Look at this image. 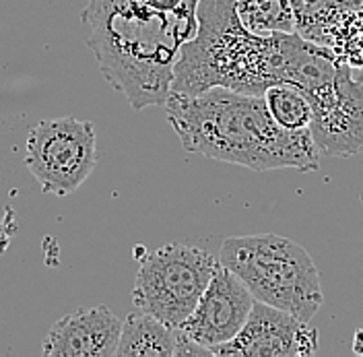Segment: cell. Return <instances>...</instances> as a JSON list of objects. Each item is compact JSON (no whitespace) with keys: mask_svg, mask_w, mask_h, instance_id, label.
I'll return each mask as SVG.
<instances>
[{"mask_svg":"<svg viewBox=\"0 0 363 357\" xmlns=\"http://www.w3.org/2000/svg\"><path fill=\"white\" fill-rule=\"evenodd\" d=\"M196 33L180 48L169 93H203L211 87L262 95L272 85L301 93L326 81L337 56L299 33H254L244 27L235 0H201Z\"/></svg>","mask_w":363,"mask_h":357,"instance_id":"6da1fadb","label":"cell"},{"mask_svg":"<svg viewBox=\"0 0 363 357\" xmlns=\"http://www.w3.org/2000/svg\"><path fill=\"white\" fill-rule=\"evenodd\" d=\"M201 0H89L87 45L110 87L130 108L163 106L180 48L196 33Z\"/></svg>","mask_w":363,"mask_h":357,"instance_id":"7a4b0ae2","label":"cell"},{"mask_svg":"<svg viewBox=\"0 0 363 357\" xmlns=\"http://www.w3.org/2000/svg\"><path fill=\"white\" fill-rule=\"evenodd\" d=\"M163 108L190 153L254 172L285 167L314 172L320 165L310 128H281L262 95L211 87L194 95L169 93Z\"/></svg>","mask_w":363,"mask_h":357,"instance_id":"3957f363","label":"cell"},{"mask_svg":"<svg viewBox=\"0 0 363 357\" xmlns=\"http://www.w3.org/2000/svg\"><path fill=\"white\" fill-rule=\"evenodd\" d=\"M219 263L231 270L254 300L310 322L324 304L320 275L310 254L274 234L227 238Z\"/></svg>","mask_w":363,"mask_h":357,"instance_id":"277c9868","label":"cell"},{"mask_svg":"<svg viewBox=\"0 0 363 357\" xmlns=\"http://www.w3.org/2000/svg\"><path fill=\"white\" fill-rule=\"evenodd\" d=\"M133 302L136 310L151 314L163 324L180 329L196 308L219 258L199 246L165 244L138 256Z\"/></svg>","mask_w":363,"mask_h":357,"instance_id":"5b68a950","label":"cell"},{"mask_svg":"<svg viewBox=\"0 0 363 357\" xmlns=\"http://www.w3.org/2000/svg\"><path fill=\"white\" fill-rule=\"evenodd\" d=\"M99 161L95 128L87 120H44L27 134L25 165L48 194L77 192Z\"/></svg>","mask_w":363,"mask_h":357,"instance_id":"8992f818","label":"cell"},{"mask_svg":"<svg viewBox=\"0 0 363 357\" xmlns=\"http://www.w3.org/2000/svg\"><path fill=\"white\" fill-rule=\"evenodd\" d=\"M312 106L310 133L318 153L349 157L363 151V67L339 62L335 75L303 93Z\"/></svg>","mask_w":363,"mask_h":357,"instance_id":"52a82bcc","label":"cell"},{"mask_svg":"<svg viewBox=\"0 0 363 357\" xmlns=\"http://www.w3.org/2000/svg\"><path fill=\"white\" fill-rule=\"evenodd\" d=\"M318 349V331L306 320L264 302H254L242 331L215 347L217 357H308Z\"/></svg>","mask_w":363,"mask_h":357,"instance_id":"ba28073f","label":"cell"},{"mask_svg":"<svg viewBox=\"0 0 363 357\" xmlns=\"http://www.w3.org/2000/svg\"><path fill=\"white\" fill-rule=\"evenodd\" d=\"M254 302L248 287L219 263L196 308L180 324V331L196 345L213 351L242 331Z\"/></svg>","mask_w":363,"mask_h":357,"instance_id":"9c48e42d","label":"cell"},{"mask_svg":"<svg viewBox=\"0 0 363 357\" xmlns=\"http://www.w3.org/2000/svg\"><path fill=\"white\" fill-rule=\"evenodd\" d=\"M295 33L328 48L337 60L363 67V0H289Z\"/></svg>","mask_w":363,"mask_h":357,"instance_id":"30bf717a","label":"cell"},{"mask_svg":"<svg viewBox=\"0 0 363 357\" xmlns=\"http://www.w3.org/2000/svg\"><path fill=\"white\" fill-rule=\"evenodd\" d=\"M122 320L108 306L79 308L62 316L42 343L45 357H113Z\"/></svg>","mask_w":363,"mask_h":357,"instance_id":"8fae6325","label":"cell"},{"mask_svg":"<svg viewBox=\"0 0 363 357\" xmlns=\"http://www.w3.org/2000/svg\"><path fill=\"white\" fill-rule=\"evenodd\" d=\"M176 343L178 329L135 308L122 320L116 357H176Z\"/></svg>","mask_w":363,"mask_h":357,"instance_id":"7c38bea8","label":"cell"},{"mask_svg":"<svg viewBox=\"0 0 363 357\" xmlns=\"http://www.w3.org/2000/svg\"><path fill=\"white\" fill-rule=\"evenodd\" d=\"M244 27L254 33H294L295 17L289 0H235Z\"/></svg>","mask_w":363,"mask_h":357,"instance_id":"4fadbf2b","label":"cell"},{"mask_svg":"<svg viewBox=\"0 0 363 357\" xmlns=\"http://www.w3.org/2000/svg\"><path fill=\"white\" fill-rule=\"evenodd\" d=\"M272 120L285 131H303L312 124V106L294 85H272L262 93Z\"/></svg>","mask_w":363,"mask_h":357,"instance_id":"5bb4252c","label":"cell"},{"mask_svg":"<svg viewBox=\"0 0 363 357\" xmlns=\"http://www.w3.org/2000/svg\"><path fill=\"white\" fill-rule=\"evenodd\" d=\"M353 353L363 356V329L355 331V336H353Z\"/></svg>","mask_w":363,"mask_h":357,"instance_id":"9a60e30c","label":"cell"}]
</instances>
